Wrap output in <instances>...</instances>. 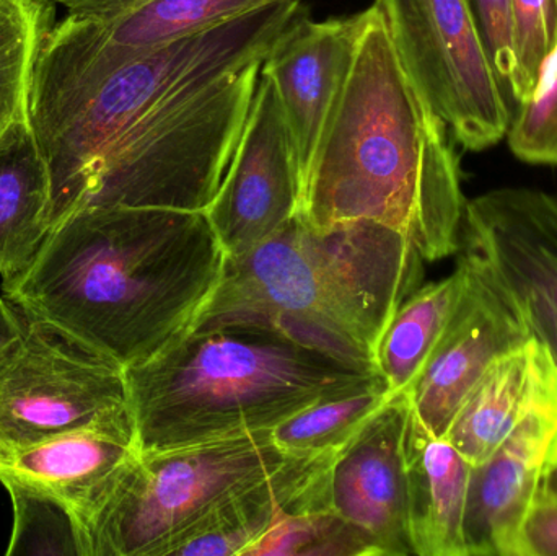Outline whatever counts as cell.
<instances>
[{
    "label": "cell",
    "instance_id": "1",
    "mask_svg": "<svg viewBox=\"0 0 557 556\" xmlns=\"http://www.w3.org/2000/svg\"><path fill=\"white\" fill-rule=\"evenodd\" d=\"M225 258L205 211L90 206L54 225L2 293L127 369L191 330Z\"/></svg>",
    "mask_w": 557,
    "mask_h": 556
},
{
    "label": "cell",
    "instance_id": "24",
    "mask_svg": "<svg viewBox=\"0 0 557 556\" xmlns=\"http://www.w3.org/2000/svg\"><path fill=\"white\" fill-rule=\"evenodd\" d=\"M0 483L13 509L7 556H88L84 522L71 506L13 480Z\"/></svg>",
    "mask_w": 557,
    "mask_h": 556
},
{
    "label": "cell",
    "instance_id": "25",
    "mask_svg": "<svg viewBox=\"0 0 557 556\" xmlns=\"http://www.w3.org/2000/svg\"><path fill=\"white\" fill-rule=\"evenodd\" d=\"M244 556H380L372 542L333 509L284 512Z\"/></svg>",
    "mask_w": 557,
    "mask_h": 556
},
{
    "label": "cell",
    "instance_id": "13",
    "mask_svg": "<svg viewBox=\"0 0 557 556\" xmlns=\"http://www.w3.org/2000/svg\"><path fill=\"white\" fill-rule=\"evenodd\" d=\"M557 467V385L494 453L471 466L465 511L467 556H517L530 509Z\"/></svg>",
    "mask_w": 557,
    "mask_h": 556
},
{
    "label": "cell",
    "instance_id": "23",
    "mask_svg": "<svg viewBox=\"0 0 557 556\" xmlns=\"http://www.w3.org/2000/svg\"><path fill=\"white\" fill-rule=\"evenodd\" d=\"M395 395L383 381L354 394L318 401L282 421L271 436L281 449L295 456L337 453Z\"/></svg>",
    "mask_w": 557,
    "mask_h": 556
},
{
    "label": "cell",
    "instance_id": "15",
    "mask_svg": "<svg viewBox=\"0 0 557 556\" xmlns=\"http://www.w3.org/2000/svg\"><path fill=\"white\" fill-rule=\"evenodd\" d=\"M470 271L463 302L405 392L412 418L435 437L447 436L461 405L496 359L530 338L506 300L473 268Z\"/></svg>",
    "mask_w": 557,
    "mask_h": 556
},
{
    "label": "cell",
    "instance_id": "28",
    "mask_svg": "<svg viewBox=\"0 0 557 556\" xmlns=\"http://www.w3.org/2000/svg\"><path fill=\"white\" fill-rule=\"evenodd\" d=\"M467 2L473 10L484 45L509 95V87L516 75L510 0H467Z\"/></svg>",
    "mask_w": 557,
    "mask_h": 556
},
{
    "label": "cell",
    "instance_id": "32",
    "mask_svg": "<svg viewBox=\"0 0 557 556\" xmlns=\"http://www.w3.org/2000/svg\"><path fill=\"white\" fill-rule=\"evenodd\" d=\"M540 496H545V498H555L557 499V467L549 473L548 479H546L545 485H543L542 493Z\"/></svg>",
    "mask_w": 557,
    "mask_h": 556
},
{
    "label": "cell",
    "instance_id": "3",
    "mask_svg": "<svg viewBox=\"0 0 557 556\" xmlns=\"http://www.w3.org/2000/svg\"><path fill=\"white\" fill-rule=\"evenodd\" d=\"M406 235L375 221L326 227L295 214L276 234L225 258L195 329L258 325L357 365L372 366L398 307L424 280Z\"/></svg>",
    "mask_w": 557,
    "mask_h": 556
},
{
    "label": "cell",
    "instance_id": "16",
    "mask_svg": "<svg viewBox=\"0 0 557 556\" xmlns=\"http://www.w3.org/2000/svg\"><path fill=\"white\" fill-rule=\"evenodd\" d=\"M137 453L131 437L72 431L25 449L0 453V482L13 480L55 496L77 512L87 532L88 522Z\"/></svg>",
    "mask_w": 557,
    "mask_h": 556
},
{
    "label": "cell",
    "instance_id": "27",
    "mask_svg": "<svg viewBox=\"0 0 557 556\" xmlns=\"http://www.w3.org/2000/svg\"><path fill=\"white\" fill-rule=\"evenodd\" d=\"M516 75L509 97L522 103L539 77L543 62L557 45V0H510Z\"/></svg>",
    "mask_w": 557,
    "mask_h": 556
},
{
    "label": "cell",
    "instance_id": "8",
    "mask_svg": "<svg viewBox=\"0 0 557 556\" xmlns=\"http://www.w3.org/2000/svg\"><path fill=\"white\" fill-rule=\"evenodd\" d=\"M10 302L18 338L0 359V453L82 430L136 441L124 369Z\"/></svg>",
    "mask_w": 557,
    "mask_h": 556
},
{
    "label": "cell",
    "instance_id": "17",
    "mask_svg": "<svg viewBox=\"0 0 557 556\" xmlns=\"http://www.w3.org/2000/svg\"><path fill=\"white\" fill-rule=\"evenodd\" d=\"M273 2L277 0H146L107 22L67 15L52 26V35L88 64L111 67Z\"/></svg>",
    "mask_w": 557,
    "mask_h": 556
},
{
    "label": "cell",
    "instance_id": "9",
    "mask_svg": "<svg viewBox=\"0 0 557 556\" xmlns=\"http://www.w3.org/2000/svg\"><path fill=\"white\" fill-rule=\"evenodd\" d=\"M403 69L465 149L497 146L512 108L467 0H376Z\"/></svg>",
    "mask_w": 557,
    "mask_h": 556
},
{
    "label": "cell",
    "instance_id": "18",
    "mask_svg": "<svg viewBox=\"0 0 557 556\" xmlns=\"http://www.w3.org/2000/svg\"><path fill=\"white\" fill-rule=\"evenodd\" d=\"M557 385V366L539 339L527 338L487 369L451 421L445 440L471 464L486 460L523 417Z\"/></svg>",
    "mask_w": 557,
    "mask_h": 556
},
{
    "label": "cell",
    "instance_id": "30",
    "mask_svg": "<svg viewBox=\"0 0 557 556\" xmlns=\"http://www.w3.org/2000/svg\"><path fill=\"white\" fill-rule=\"evenodd\" d=\"M51 2L64 5L69 10V15L107 22L136 9L146 0H51Z\"/></svg>",
    "mask_w": 557,
    "mask_h": 556
},
{
    "label": "cell",
    "instance_id": "6",
    "mask_svg": "<svg viewBox=\"0 0 557 556\" xmlns=\"http://www.w3.org/2000/svg\"><path fill=\"white\" fill-rule=\"evenodd\" d=\"M301 456L271 431L137 453L87 526L88 556H172L245 493Z\"/></svg>",
    "mask_w": 557,
    "mask_h": 556
},
{
    "label": "cell",
    "instance_id": "19",
    "mask_svg": "<svg viewBox=\"0 0 557 556\" xmlns=\"http://www.w3.org/2000/svg\"><path fill=\"white\" fill-rule=\"evenodd\" d=\"M408 522L414 555L467 556L465 511L471 464L412 418L406 444Z\"/></svg>",
    "mask_w": 557,
    "mask_h": 556
},
{
    "label": "cell",
    "instance_id": "11",
    "mask_svg": "<svg viewBox=\"0 0 557 556\" xmlns=\"http://www.w3.org/2000/svg\"><path fill=\"white\" fill-rule=\"evenodd\" d=\"M300 173L276 87L258 78L250 113L221 188L206 209L227 257L257 247L300 208Z\"/></svg>",
    "mask_w": 557,
    "mask_h": 556
},
{
    "label": "cell",
    "instance_id": "5",
    "mask_svg": "<svg viewBox=\"0 0 557 556\" xmlns=\"http://www.w3.org/2000/svg\"><path fill=\"white\" fill-rule=\"evenodd\" d=\"M124 374L140 453L273 431L318 401L385 381L372 366L242 323L189 330Z\"/></svg>",
    "mask_w": 557,
    "mask_h": 556
},
{
    "label": "cell",
    "instance_id": "2",
    "mask_svg": "<svg viewBox=\"0 0 557 556\" xmlns=\"http://www.w3.org/2000/svg\"><path fill=\"white\" fill-rule=\"evenodd\" d=\"M467 205L447 127L409 81L376 2L297 214L314 227L380 222L434 263L460 254Z\"/></svg>",
    "mask_w": 557,
    "mask_h": 556
},
{
    "label": "cell",
    "instance_id": "7",
    "mask_svg": "<svg viewBox=\"0 0 557 556\" xmlns=\"http://www.w3.org/2000/svg\"><path fill=\"white\" fill-rule=\"evenodd\" d=\"M261 64L244 65L144 120L87 176L74 211L90 206L206 211L244 133Z\"/></svg>",
    "mask_w": 557,
    "mask_h": 556
},
{
    "label": "cell",
    "instance_id": "31",
    "mask_svg": "<svg viewBox=\"0 0 557 556\" xmlns=\"http://www.w3.org/2000/svg\"><path fill=\"white\" fill-rule=\"evenodd\" d=\"M18 338V322H16L15 309L9 297L0 296V359L12 348Z\"/></svg>",
    "mask_w": 557,
    "mask_h": 556
},
{
    "label": "cell",
    "instance_id": "10",
    "mask_svg": "<svg viewBox=\"0 0 557 556\" xmlns=\"http://www.w3.org/2000/svg\"><path fill=\"white\" fill-rule=\"evenodd\" d=\"M461 257L557 366V193L504 186L468 199Z\"/></svg>",
    "mask_w": 557,
    "mask_h": 556
},
{
    "label": "cell",
    "instance_id": "12",
    "mask_svg": "<svg viewBox=\"0 0 557 556\" xmlns=\"http://www.w3.org/2000/svg\"><path fill=\"white\" fill-rule=\"evenodd\" d=\"M409 423L411 407L401 392L337 450L327 470V508L359 529L380 556L414 555L408 522Z\"/></svg>",
    "mask_w": 557,
    "mask_h": 556
},
{
    "label": "cell",
    "instance_id": "22",
    "mask_svg": "<svg viewBox=\"0 0 557 556\" xmlns=\"http://www.w3.org/2000/svg\"><path fill=\"white\" fill-rule=\"evenodd\" d=\"M52 20L51 0H0V139L28 118L33 74Z\"/></svg>",
    "mask_w": 557,
    "mask_h": 556
},
{
    "label": "cell",
    "instance_id": "26",
    "mask_svg": "<svg viewBox=\"0 0 557 556\" xmlns=\"http://www.w3.org/2000/svg\"><path fill=\"white\" fill-rule=\"evenodd\" d=\"M506 137L517 159L557 169V45L543 62L529 97L519 103Z\"/></svg>",
    "mask_w": 557,
    "mask_h": 556
},
{
    "label": "cell",
    "instance_id": "20",
    "mask_svg": "<svg viewBox=\"0 0 557 556\" xmlns=\"http://www.w3.org/2000/svg\"><path fill=\"white\" fill-rule=\"evenodd\" d=\"M51 180L28 118L0 139V277H18L48 237Z\"/></svg>",
    "mask_w": 557,
    "mask_h": 556
},
{
    "label": "cell",
    "instance_id": "14",
    "mask_svg": "<svg viewBox=\"0 0 557 556\" xmlns=\"http://www.w3.org/2000/svg\"><path fill=\"white\" fill-rule=\"evenodd\" d=\"M367 18L369 10L349 18L311 22L301 9L261 64V74L276 87L290 129L301 188L349 77Z\"/></svg>",
    "mask_w": 557,
    "mask_h": 556
},
{
    "label": "cell",
    "instance_id": "21",
    "mask_svg": "<svg viewBox=\"0 0 557 556\" xmlns=\"http://www.w3.org/2000/svg\"><path fill=\"white\" fill-rule=\"evenodd\" d=\"M470 283V267L460 258L454 273L435 283L421 284L398 307L373 358L389 391L401 394L411 387L463 302Z\"/></svg>",
    "mask_w": 557,
    "mask_h": 556
},
{
    "label": "cell",
    "instance_id": "4",
    "mask_svg": "<svg viewBox=\"0 0 557 556\" xmlns=\"http://www.w3.org/2000/svg\"><path fill=\"white\" fill-rule=\"evenodd\" d=\"M300 10L298 0H277L111 67L82 61L49 32L28 101L29 126L51 180L49 227L74 211L87 176L144 120L264 61Z\"/></svg>",
    "mask_w": 557,
    "mask_h": 556
},
{
    "label": "cell",
    "instance_id": "29",
    "mask_svg": "<svg viewBox=\"0 0 557 556\" xmlns=\"http://www.w3.org/2000/svg\"><path fill=\"white\" fill-rule=\"evenodd\" d=\"M517 556H557V499L539 496L523 522Z\"/></svg>",
    "mask_w": 557,
    "mask_h": 556
}]
</instances>
